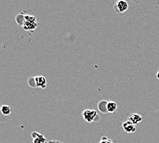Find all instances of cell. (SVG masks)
<instances>
[{
  "instance_id": "6da1fadb",
  "label": "cell",
  "mask_w": 159,
  "mask_h": 143,
  "mask_svg": "<svg viewBox=\"0 0 159 143\" xmlns=\"http://www.w3.org/2000/svg\"><path fill=\"white\" fill-rule=\"evenodd\" d=\"M82 116L84 120L88 123L98 122L100 121V116H99L97 111H95L94 109L84 110L82 113Z\"/></svg>"
},
{
  "instance_id": "7a4b0ae2",
  "label": "cell",
  "mask_w": 159,
  "mask_h": 143,
  "mask_svg": "<svg viewBox=\"0 0 159 143\" xmlns=\"http://www.w3.org/2000/svg\"><path fill=\"white\" fill-rule=\"evenodd\" d=\"M129 7L128 3L124 0H119L113 6V9L115 13L118 14H123L128 10Z\"/></svg>"
},
{
  "instance_id": "3957f363",
  "label": "cell",
  "mask_w": 159,
  "mask_h": 143,
  "mask_svg": "<svg viewBox=\"0 0 159 143\" xmlns=\"http://www.w3.org/2000/svg\"><path fill=\"white\" fill-rule=\"evenodd\" d=\"M31 136L32 138V143H47L46 138L43 134L37 132H34L32 133Z\"/></svg>"
},
{
  "instance_id": "277c9868",
  "label": "cell",
  "mask_w": 159,
  "mask_h": 143,
  "mask_svg": "<svg viewBox=\"0 0 159 143\" xmlns=\"http://www.w3.org/2000/svg\"><path fill=\"white\" fill-rule=\"evenodd\" d=\"M122 127L125 132L128 133H134V132H136V131H137L136 125H134L133 123H132L131 122L129 121H125L124 123L122 124Z\"/></svg>"
},
{
  "instance_id": "5b68a950",
  "label": "cell",
  "mask_w": 159,
  "mask_h": 143,
  "mask_svg": "<svg viewBox=\"0 0 159 143\" xmlns=\"http://www.w3.org/2000/svg\"><path fill=\"white\" fill-rule=\"evenodd\" d=\"M34 81L36 87L40 88L41 89H45L47 85V80L43 76H39L34 77Z\"/></svg>"
},
{
  "instance_id": "8992f818",
  "label": "cell",
  "mask_w": 159,
  "mask_h": 143,
  "mask_svg": "<svg viewBox=\"0 0 159 143\" xmlns=\"http://www.w3.org/2000/svg\"><path fill=\"white\" fill-rule=\"evenodd\" d=\"M143 119V116L139 114H137V113H133L128 116V121L135 125L142 122Z\"/></svg>"
},
{
  "instance_id": "52a82bcc",
  "label": "cell",
  "mask_w": 159,
  "mask_h": 143,
  "mask_svg": "<svg viewBox=\"0 0 159 143\" xmlns=\"http://www.w3.org/2000/svg\"><path fill=\"white\" fill-rule=\"evenodd\" d=\"M37 26H38L37 23L28 22V21H26V20H25V22H24V23L22 26L23 28L27 31H33L34 30L37 28Z\"/></svg>"
},
{
  "instance_id": "ba28073f",
  "label": "cell",
  "mask_w": 159,
  "mask_h": 143,
  "mask_svg": "<svg viewBox=\"0 0 159 143\" xmlns=\"http://www.w3.org/2000/svg\"><path fill=\"white\" fill-rule=\"evenodd\" d=\"M0 113L5 117L8 118L12 113L11 107L7 105H2L0 107Z\"/></svg>"
},
{
  "instance_id": "9c48e42d",
  "label": "cell",
  "mask_w": 159,
  "mask_h": 143,
  "mask_svg": "<svg viewBox=\"0 0 159 143\" xmlns=\"http://www.w3.org/2000/svg\"><path fill=\"white\" fill-rule=\"evenodd\" d=\"M107 103H108V100H102L100 101L98 103L97 105V107L98 109L100 110V112L102 113V114H109L107 111Z\"/></svg>"
},
{
  "instance_id": "30bf717a",
  "label": "cell",
  "mask_w": 159,
  "mask_h": 143,
  "mask_svg": "<svg viewBox=\"0 0 159 143\" xmlns=\"http://www.w3.org/2000/svg\"><path fill=\"white\" fill-rule=\"evenodd\" d=\"M117 109V104L114 101H108L107 103V111L108 113H115Z\"/></svg>"
},
{
  "instance_id": "8fae6325",
  "label": "cell",
  "mask_w": 159,
  "mask_h": 143,
  "mask_svg": "<svg viewBox=\"0 0 159 143\" xmlns=\"http://www.w3.org/2000/svg\"><path fill=\"white\" fill-rule=\"evenodd\" d=\"M15 19L18 24L21 26H22L24 22H25V16H24L23 13H21L20 14H17L16 16Z\"/></svg>"
},
{
  "instance_id": "7c38bea8",
  "label": "cell",
  "mask_w": 159,
  "mask_h": 143,
  "mask_svg": "<svg viewBox=\"0 0 159 143\" xmlns=\"http://www.w3.org/2000/svg\"><path fill=\"white\" fill-rule=\"evenodd\" d=\"M99 143H115L113 140L110 139L106 136H102Z\"/></svg>"
},
{
  "instance_id": "4fadbf2b",
  "label": "cell",
  "mask_w": 159,
  "mask_h": 143,
  "mask_svg": "<svg viewBox=\"0 0 159 143\" xmlns=\"http://www.w3.org/2000/svg\"><path fill=\"white\" fill-rule=\"evenodd\" d=\"M47 143H62V142H61L60 141H50Z\"/></svg>"
},
{
  "instance_id": "5bb4252c",
  "label": "cell",
  "mask_w": 159,
  "mask_h": 143,
  "mask_svg": "<svg viewBox=\"0 0 159 143\" xmlns=\"http://www.w3.org/2000/svg\"><path fill=\"white\" fill-rule=\"evenodd\" d=\"M157 78L159 80V71L157 73Z\"/></svg>"
}]
</instances>
